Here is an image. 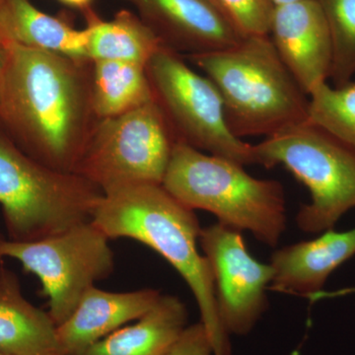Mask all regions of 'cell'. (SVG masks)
<instances>
[{
  "label": "cell",
  "mask_w": 355,
  "mask_h": 355,
  "mask_svg": "<svg viewBox=\"0 0 355 355\" xmlns=\"http://www.w3.org/2000/svg\"><path fill=\"white\" fill-rule=\"evenodd\" d=\"M3 43L0 127L39 162L76 173L98 121L92 62Z\"/></svg>",
  "instance_id": "1"
},
{
  "label": "cell",
  "mask_w": 355,
  "mask_h": 355,
  "mask_svg": "<svg viewBox=\"0 0 355 355\" xmlns=\"http://www.w3.org/2000/svg\"><path fill=\"white\" fill-rule=\"evenodd\" d=\"M92 222L110 239L128 238L161 254L190 287L214 355H231L230 336L219 318L211 268L198 249L202 228L195 210L184 207L162 184H141L104 193Z\"/></svg>",
  "instance_id": "2"
},
{
  "label": "cell",
  "mask_w": 355,
  "mask_h": 355,
  "mask_svg": "<svg viewBox=\"0 0 355 355\" xmlns=\"http://www.w3.org/2000/svg\"><path fill=\"white\" fill-rule=\"evenodd\" d=\"M188 58L218 89L228 127L239 139H266L308 120L309 96L268 35L246 36L226 50Z\"/></svg>",
  "instance_id": "3"
},
{
  "label": "cell",
  "mask_w": 355,
  "mask_h": 355,
  "mask_svg": "<svg viewBox=\"0 0 355 355\" xmlns=\"http://www.w3.org/2000/svg\"><path fill=\"white\" fill-rule=\"evenodd\" d=\"M162 187L184 207L210 212L266 246L277 247L286 230V193L279 181L251 176L244 166L184 142L175 144Z\"/></svg>",
  "instance_id": "4"
},
{
  "label": "cell",
  "mask_w": 355,
  "mask_h": 355,
  "mask_svg": "<svg viewBox=\"0 0 355 355\" xmlns=\"http://www.w3.org/2000/svg\"><path fill=\"white\" fill-rule=\"evenodd\" d=\"M103 197L80 175L31 157L0 127V207L7 240L37 241L92 221Z\"/></svg>",
  "instance_id": "5"
},
{
  "label": "cell",
  "mask_w": 355,
  "mask_h": 355,
  "mask_svg": "<svg viewBox=\"0 0 355 355\" xmlns=\"http://www.w3.org/2000/svg\"><path fill=\"white\" fill-rule=\"evenodd\" d=\"M257 164L282 165L311 193L296 224L305 233L334 229L355 207V150L323 128L307 120L254 144Z\"/></svg>",
  "instance_id": "6"
},
{
  "label": "cell",
  "mask_w": 355,
  "mask_h": 355,
  "mask_svg": "<svg viewBox=\"0 0 355 355\" xmlns=\"http://www.w3.org/2000/svg\"><path fill=\"white\" fill-rule=\"evenodd\" d=\"M178 141L157 103L98 120L76 174L104 193L162 184Z\"/></svg>",
  "instance_id": "7"
},
{
  "label": "cell",
  "mask_w": 355,
  "mask_h": 355,
  "mask_svg": "<svg viewBox=\"0 0 355 355\" xmlns=\"http://www.w3.org/2000/svg\"><path fill=\"white\" fill-rule=\"evenodd\" d=\"M154 96L178 141L243 166L257 164L253 144L231 132L218 89L176 51L163 46L146 65Z\"/></svg>",
  "instance_id": "8"
},
{
  "label": "cell",
  "mask_w": 355,
  "mask_h": 355,
  "mask_svg": "<svg viewBox=\"0 0 355 355\" xmlns=\"http://www.w3.org/2000/svg\"><path fill=\"white\" fill-rule=\"evenodd\" d=\"M110 238L92 221L32 242L0 243V259L17 261L38 277L57 326L72 314L81 298L114 270Z\"/></svg>",
  "instance_id": "9"
},
{
  "label": "cell",
  "mask_w": 355,
  "mask_h": 355,
  "mask_svg": "<svg viewBox=\"0 0 355 355\" xmlns=\"http://www.w3.org/2000/svg\"><path fill=\"white\" fill-rule=\"evenodd\" d=\"M200 244L214 275L222 326L229 336L248 335L268 310L272 266L250 254L241 231L219 222L202 229Z\"/></svg>",
  "instance_id": "10"
},
{
  "label": "cell",
  "mask_w": 355,
  "mask_h": 355,
  "mask_svg": "<svg viewBox=\"0 0 355 355\" xmlns=\"http://www.w3.org/2000/svg\"><path fill=\"white\" fill-rule=\"evenodd\" d=\"M165 46L188 57L231 48L245 38L218 0H123Z\"/></svg>",
  "instance_id": "11"
},
{
  "label": "cell",
  "mask_w": 355,
  "mask_h": 355,
  "mask_svg": "<svg viewBox=\"0 0 355 355\" xmlns=\"http://www.w3.org/2000/svg\"><path fill=\"white\" fill-rule=\"evenodd\" d=\"M268 37L306 94L330 78L333 44L317 0L275 6Z\"/></svg>",
  "instance_id": "12"
},
{
  "label": "cell",
  "mask_w": 355,
  "mask_h": 355,
  "mask_svg": "<svg viewBox=\"0 0 355 355\" xmlns=\"http://www.w3.org/2000/svg\"><path fill=\"white\" fill-rule=\"evenodd\" d=\"M160 296V291L153 288L113 292L91 287L72 314L58 326L64 354L84 355L95 343L144 316Z\"/></svg>",
  "instance_id": "13"
},
{
  "label": "cell",
  "mask_w": 355,
  "mask_h": 355,
  "mask_svg": "<svg viewBox=\"0 0 355 355\" xmlns=\"http://www.w3.org/2000/svg\"><path fill=\"white\" fill-rule=\"evenodd\" d=\"M355 256V228L334 229L310 241L282 247L272 254L270 289L313 299L336 268Z\"/></svg>",
  "instance_id": "14"
},
{
  "label": "cell",
  "mask_w": 355,
  "mask_h": 355,
  "mask_svg": "<svg viewBox=\"0 0 355 355\" xmlns=\"http://www.w3.org/2000/svg\"><path fill=\"white\" fill-rule=\"evenodd\" d=\"M0 352L8 355H65L58 326L48 311L26 299L17 275L0 265Z\"/></svg>",
  "instance_id": "15"
},
{
  "label": "cell",
  "mask_w": 355,
  "mask_h": 355,
  "mask_svg": "<svg viewBox=\"0 0 355 355\" xmlns=\"http://www.w3.org/2000/svg\"><path fill=\"white\" fill-rule=\"evenodd\" d=\"M0 41L89 60L87 31L37 8L30 0H4L0 4Z\"/></svg>",
  "instance_id": "16"
},
{
  "label": "cell",
  "mask_w": 355,
  "mask_h": 355,
  "mask_svg": "<svg viewBox=\"0 0 355 355\" xmlns=\"http://www.w3.org/2000/svg\"><path fill=\"white\" fill-rule=\"evenodd\" d=\"M188 323V310L177 296L162 295L135 324L107 336L84 355H164Z\"/></svg>",
  "instance_id": "17"
},
{
  "label": "cell",
  "mask_w": 355,
  "mask_h": 355,
  "mask_svg": "<svg viewBox=\"0 0 355 355\" xmlns=\"http://www.w3.org/2000/svg\"><path fill=\"white\" fill-rule=\"evenodd\" d=\"M86 55L91 62H130L146 67L164 44L137 13L121 9L112 20H103L93 11L85 12Z\"/></svg>",
  "instance_id": "18"
},
{
  "label": "cell",
  "mask_w": 355,
  "mask_h": 355,
  "mask_svg": "<svg viewBox=\"0 0 355 355\" xmlns=\"http://www.w3.org/2000/svg\"><path fill=\"white\" fill-rule=\"evenodd\" d=\"M146 67L123 62H92V104L98 120L121 116L153 101Z\"/></svg>",
  "instance_id": "19"
},
{
  "label": "cell",
  "mask_w": 355,
  "mask_h": 355,
  "mask_svg": "<svg viewBox=\"0 0 355 355\" xmlns=\"http://www.w3.org/2000/svg\"><path fill=\"white\" fill-rule=\"evenodd\" d=\"M308 120L355 150V81L340 86L324 83L314 89Z\"/></svg>",
  "instance_id": "20"
},
{
  "label": "cell",
  "mask_w": 355,
  "mask_h": 355,
  "mask_svg": "<svg viewBox=\"0 0 355 355\" xmlns=\"http://www.w3.org/2000/svg\"><path fill=\"white\" fill-rule=\"evenodd\" d=\"M328 23L333 44L330 78L334 85L355 76V0H317Z\"/></svg>",
  "instance_id": "21"
},
{
  "label": "cell",
  "mask_w": 355,
  "mask_h": 355,
  "mask_svg": "<svg viewBox=\"0 0 355 355\" xmlns=\"http://www.w3.org/2000/svg\"><path fill=\"white\" fill-rule=\"evenodd\" d=\"M246 36L268 35L275 6L270 0H218Z\"/></svg>",
  "instance_id": "22"
},
{
  "label": "cell",
  "mask_w": 355,
  "mask_h": 355,
  "mask_svg": "<svg viewBox=\"0 0 355 355\" xmlns=\"http://www.w3.org/2000/svg\"><path fill=\"white\" fill-rule=\"evenodd\" d=\"M164 355H214L209 334L202 322L187 327Z\"/></svg>",
  "instance_id": "23"
},
{
  "label": "cell",
  "mask_w": 355,
  "mask_h": 355,
  "mask_svg": "<svg viewBox=\"0 0 355 355\" xmlns=\"http://www.w3.org/2000/svg\"><path fill=\"white\" fill-rule=\"evenodd\" d=\"M64 6L72 7V8L80 9L83 12L91 8L93 0H60Z\"/></svg>",
  "instance_id": "24"
},
{
  "label": "cell",
  "mask_w": 355,
  "mask_h": 355,
  "mask_svg": "<svg viewBox=\"0 0 355 355\" xmlns=\"http://www.w3.org/2000/svg\"><path fill=\"white\" fill-rule=\"evenodd\" d=\"M6 46L3 42L0 41V78H1L2 72H3L4 65L6 60Z\"/></svg>",
  "instance_id": "25"
},
{
  "label": "cell",
  "mask_w": 355,
  "mask_h": 355,
  "mask_svg": "<svg viewBox=\"0 0 355 355\" xmlns=\"http://www.w3.org/2000/svg\"><path fill=\"white\" fill-rule=\"evenodd\" d=\"M273 6H284V4L293 3V2L300 1V0H270Z\"/></svg>",
  "instance_id": "26"
},
{
  "label": "cell",
  "mask_w": 355,
  "mask_h": 355,
  "mask_svg": "<svg viewBox=\"0 0 355 355\" xmlns=\"http://www.w3.org/2000/svg\"><path fill=\"white\" fill-rule=\"evenodd\" d=\"M4 239H6V238H4L3 236L1 235V233H0V243L3 241Z\"/></svg>",
  "instance_id": "27"
},
{
  "label": "cell",
  "mask_w": 355,
  "mask_h": 355,
  "mask_svg": "<svg viewBox=\"0 0 355 355\" xmlns=\"http://www.w3.org/2000/svg\"><path fill=\"white\" fill-rule=\"evenodd\" d=\"M349 291V292L354 291L355 292V288L349 289V291Z\"/></svg>",
  "instance_id": "28"
},
{
  "label": "cell",
  "mask_w": 355,
  "mask_h": 355,
  "mask_svg": "<svg viewBox=\"0 0 355 355\" xmlns=\"http://www.w3.org/2000/svg\"><path fill=\"white\" fill-rule=\"evenodd\" d=\"M0 355H8V354H3V352H0Z\"/></svg>",
  "instance_id": "29"
},
{
  "label": "cell",
  "mask_w": 355,
  "mask_h": 355,
  "mask_svg": "<svg viewBox=\"0 0 355 355\" xmlns=\"http://www.w3.org/2000/svg\"><path fill=\"white\" fill-rule=\"evenodd\" d=\"M3 1H4V0H0V4H1L2 2H3Z\"/></svg>",
  "instance_id": "30"
}]
</instances>
